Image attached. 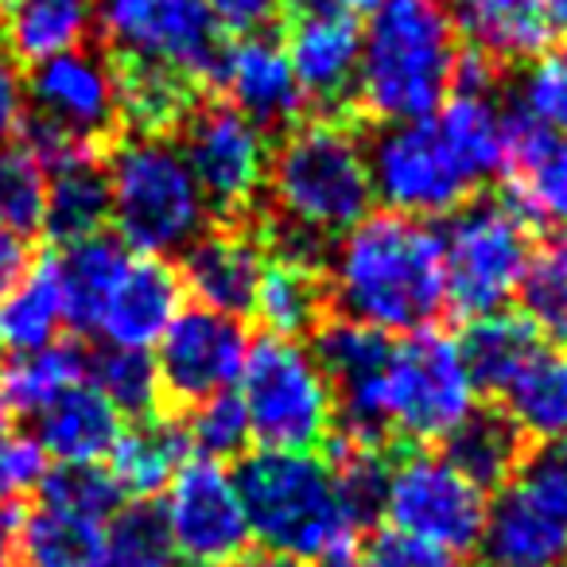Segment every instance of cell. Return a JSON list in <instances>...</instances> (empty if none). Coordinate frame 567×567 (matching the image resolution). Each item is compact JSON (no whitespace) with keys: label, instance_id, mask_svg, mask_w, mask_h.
<instances>
[{"label":"cell","instance_id":"cell-31","mask_svg":"<svg viewBox=\"0 0 567 567\" xmlns=\"http://www.w3.org/2000/svg\"><path fill=\"white\" fill-rule=\"evenodd\" d=\"M110 226V175L105 156L71 159V164L48 172V206H43V229L51 241L63 245L97 237Z\"/></svg>","mask_w":567,"mask_h":567},{"label":"cell","instance_id":"cell-38","mask_svg":"<svg viewBox=\"0 0 567 567\" xmlns=\"http://www.w3.org/2000/svg\"><path fill=\"white\" fill-rule=\"evenodd\" d=\"M497 404L533 443L567 440V354H544Z\"/></svg>","mask_w":567,"mask_h":567},{"label":"cell","instance_id":"cell-21","mask_svg":"<svg viewBox=\"0 0 567 567\" xmlns=\"http://www.w3.org/2000/svg\"><path fill=\"white\" fill-rule=\"evenodd\" d=\"M260 272H265V241L257 234V221L249 218L237 226L210 221V229L183 252L179 280L203 308L245 319L257 303Z\"/></svg>","mask_w":567,"mask_h":567},{"label":"cell","instance_id":"cell-16","mask_svg":"<svg viewBox=\"0 0 567 567\" xmlns=\"http://www.w3.org/2000/svg\"><path fill=\"white\" fill-rule=\"evenodd\" d=\"M245 358H249V334L241 319L221 316L203 303L183 308L159 339L156 373L164 412L183 416L195 404L229 393V385L241 378Z\"/></svg>","mask_w":567,"mask_h":567},{"label":"cell","instance_id":"cell-18","mask_svg":"<svg viewBox=\"0 0 567 567\" xmlns=\"http://www.w3.org/2000/svg\"><path fill=\"white\" fill-rule=\"evenodd\" d=\"M210 97L234 105L265 136H284L308 117V97L288 63V51L272 35H234L214 63Z\"/></svg>","mask_w":567,"mask_h":567},{"label":"cell","instance_id":"cell-32","mask_svg":"<svg viewBox=\"0 0 567 567\" xmlns=\"http://www.w3.org/2000/svg\"><path fill=\"white\" fill-rule=\"evenodd\" d=\"M86 347L79 342H51L40 350H24L0 365V401L20 416H40L66 389L86 381Z\"/></svg>","mask_w":567,"mask_h":567},{"label":"cell","instance_id":"cell-15","mask_svg":"<svg viewBox=\"0 0 567 567\" xmlns=\"http://www.w3.org/2000/svg\"><path fill=\"white\" fill-rule=\"evenodd\" d=\"M311 354L331 381L334 409H339L334 432L358 447L396 451L385 420V373L393 358V339L331 316L311 334Z\"/></svg>","mask_w":567,"mask_h":567},{"label":"cell","instance_id":"cell-40","mask_svg":"<svg viewBox=\"0 0 567 567\" xmlns=\"http://www.w3.org/2000/svg\"><path fill=\"white\" fill-rule=\"evenodd\" d=\"M40 505L59 513H71V517L86 520H110L121 509L125 494H121L117 478L110 474V466L86 463V466H55L40 478Z\"/></svg>","mask_w":567,"mask_h":567},{"label":"cell","instance_id":"cell-25","mask_svg":"<svg viewBox=\"0 0 567 567\" xmlns=\"http://www.w3.org/2000/svg\"><path fill=\"white\" fill-rule=\"evenodd\" d=\"M528 440L525 432L517 427V420L502 409V404H482L474 409L447 440L440 443V455L455 466L463 478H471L482 494H494V489L509 486L513 474L520 471L525 463Z\"/></svg>","mask_w":567,"mask_h":567},{"label":"cell","instance_id":"cell-10","mask_svg":"<svg viewBox=\"0 0 567 567\" xmlns=\"http://www.w3.org/2000/svg\"><path fill=\"white\" fill-rule=\"evenodd\" d=\"M94 24L105 55L156 66L210 90L226 40L203 0H97Z\"/></svg>","mask_w":567,"mask_h":567},{"label":"cell","instance_id":"cell-45","mask_svg":"<svg viewBox=\"0 0 567 567\" xmlns=\"http://www.w3.org/2000/svg\"><path fill=\"white\" fill-rule=\"evenodd\" d=\"M48 474V455L32 435H0V509L17 505L20 494L40 486Z\"/></svg>","mask_w":567,"mask_h":567},{"label":"cell","instance_id":"cell-43","mask_svg":"<svg viewBox=\"0 0 567 567\" xmlns=\"http://www.w3.org/2000/svg\"><path fill=\"white\" fill-rule=\"evenodd\" d=\"M520 110L567 141V48L544 51L520 82Z\"/></svg>","mask_w":567,"mask_h":567},{"label":"cell","instance_id":"cell-28","mask_svg":"<svg viewBox=\"0 0 567 567\" xmlns=\"http://www.w3.org/2000/svg\"><path fill=\"white\" fill-rule=\"evenodd\" d=\"M133 252L117 237H86V241L63 245L55 252L59 288H63V316L66 327L79 334H97L105 300H110L113 284L128 268Z\"/></svg>","mask_w":567,"mask_h":567},{"label":"cell","instance_id":"cell-20","mask_svg":"<svg viewBox=\"0 0 567 567\" xmlns=\"http://www.w3.org/2000/svg\"><path fill=\"white\" fill-rule=\"evenodd\" d=\"M505 190L509 206L528 226L567 229V141L505 105Z\"/></svg>","mask_w":567,"mask_h":567},{"label":"cell","instance_id":"cell-36","mask_svg":"<svg viewBox=\"0 0 567 567\" xmlns=\"http://www.w3.org/2000/svg\"><path fill=\"white\" fill-rule=\"evenodd\" d=\"M517 300L520 316L540 334V342L567 350V229H556L533 245Z\"/></svg>","mask_w":567,"mask_h":567},{"label":"cell","instance_id":"cell-3","mask_svg":"<svg viewBox=\"0 0 567 567\" xmlns=\"http://www.w3.org/2000/svg\"><path fill=\"white\" fill-rule=\"evenodd\" d=\"M458 28L447 0H381L362 35L354 82L358 121L404 125L447 102L458 59Z\"/></svg>","mask_w":567,"mask_h":567},{"label":"cell","instance_id":"cell-6","mask_svg":"<svg viewBox=\"0 0 567 567\" xmlns=\"http://www.w3.org/2000/svg\"><path fill=\"white\" fill-rule=\"evenodd\" d=\"M237 396L249 416V435L260 451L323 455L339 427V409L316 354L296 339L249 342V358L237 378Z\"/></svg>","mask_w":567,"mask_h":567},{"label":"cell","instance_id":"cell-49","mask_svg":"<svg viewBox=\"0 0 567 567\" xmlns=\"http://www.w3.org/2000/svg\"><path fill=\"white\" fill-rule=\"evenodd\" d=\"M20 520H24L20 505H4V509H0V567H9V559L17 556Z\"/></svg>","mask_w":567,"mask_h":567},{"label":"cell","instance_id":"cell-34","mask_svg":"<svg viewBox=\"0 0 567 567\" xmlns=\"http://www.w3.org/2000/svg\"><path fill=\"white\" fill-rule=\"evenodd\" d=\"M63 323V288H59L55 252H51V257L35 260L17 292L0 303V347L17 350V354L51 347Z\"/></svg>","mask_w":567,"mask_h":567},{"label":"cell","instance_id":"cell-8","mask_svg":"<svg viewBox=\"0 0 567 567\" xmlns=\"http://www.w3.org/2000/svg\"><path fill=\"white\" fill-rule=\"evenodd\" d=\"M458 342L443 331H416L393 342L385 373V420L393 447H440L478 404Z\"/></svg>","mask_w":567,"mask_h":567},{"label":"cell","instance_id":"cell-19","mask_svg":"<svg viewBox=\"0 0 567 567\" xmlns=\"http://www.w3.org/2000/svg\"><path fill=\"white\" fill-rule=\"evenodd\" d=\"M288 28V63L316 117H358L354 82L362 59V28L347 9L303 12L284 20Z\"/></svg>","mask_w":567,"mask_h":567},{"label":"cell","instance_id":"cell-46","mask_svg":"<svg viewBox=\"0 0 567 567\" xmlns=\"http://www.w3.org/2000/svg\"><path fill=\"white\" fill-rule=\"evenodd\" d=\"M218 32L260 35L280 20V0H203Z\"/></svg>","mask_w":567,"mask_h":567},{"label":"cell","instance_id":"cell-4","mask_svg":"<svg viewBox=\"0 0 567 567\" xmlns=\"http://www.w3.org/2000/svg\"><path fill=\"white\" fill-rule=\"evenodd\" d=\"M105 175L110 221L117 241L136 257L167 260L210 229V210L175 136L125 133L105 152Z\"/></svg>","mask_w":567,"mask_h":567},{"label":"cell","instance_id":"cell-42","mask_svg":"<svg viewBox=\"0 0 567 567\" xmlns=\"http://www.w3.org/2000/svg\"><path fill=\"white\" fill-rule=\"evenodd\" d=\"M183 432L190 440V451H198L203 458H241L249 451V416L241 409V396L237 393H218L210 401L195 404V409L183 412Z\"/></svg>","mask_w":567,"mask_h":567},{"label":"cell","instance_id":"cell-5","mask_svg":"<svg viewBox=\"0 0 567 567\" xmlns=\"http://www.w3.org/2000/svg\"><path fill=\"white\" fill-rule=\"evenodd\" d=\"M234 478L260 548L308 564L347 551L358 536L323 455L257 451L241 458Z\"/></svg>","mask_w":567,"mask_h":567},{"label":"cell","instance_id":"cell-53","mask_svg":"<svg viewBox=\"0 0 567 567\" xmlns=\"http://www.w3.org/2000/svg\"><path fill=\"white\" fill-rule=\"evenodd\" d=\"M316 567H358V564H354V556H350V548H347V551H334V556L316 559Z\"/></svg>","mask_w":567,"mask_h":567},{"label":"cell","instance_id":"cell-1","mask_svg":"<svg viewBox=\"0 0 567 567\" xmlns=\"http://www.w3.org/2000/svg\"><path fill=\"white\" fill-rule=\"evenodd\" d=\"M265 210L257 234L265 252L327 272L331 249L373 206L370 159L358 117H303L268 152Z\"/></svg>","mask_w":567,"mask_h":567},{"label":"cell","instance_id":"cell-52","mask_svg":"<svg viewBox=\"0 0 567 567\" xmlns=\"http://www.w3.org/2000/svg\"><path fill=\"white\" fill-rule=\"evenodd\" d=\"M342 4H347V12H354V17H373V12L381 9V0H342Z\"/></svg>","mask_w":567,"mask_h":567},{"label":"cell","instance_id":"cell-12","mask_svg":"<svg viewBox=\"0 0 567 567\" xmlns=\"http://www.w3.org/2000/svg\"><path fill=\"white\" fill-rule=\"evenodd\" d=\"M365 159L373 198L409 218H451L478 195V179L466 172L432 117L381 125L373 136H365Z\"/></svg>","mask_w":567,"mask_h":567},{"label":"cell","instance_id":"cell-30","mask_svg":"<svg viewBox=\"0 0 567 567\" xmlns=\"http://www.w3.org/2000/svg\"><path fill=\"white\" fill-rule=\"evenodd\" d=\"M451 17L458 35H466V48L482 51L502 66L551 51L540 0H455Z\"/></svg>","mask_w":567,"mask_h":567},{"label":"cell","instance_id":"cell-50","mask_svg":"<svg viewBox=\"0 0 567 567\" xmlns=\"http://www.w3.org/2000/svg\"><path fill=\"white\" fill-rule=\"evenodd\" d=\"M540 20L544 32H548V43L567 48V0H540Z\"/></svg>","mask_w":567,"mask_h":567},{"label":"cell","instance_id":"cell-35","mask_svg":"<svg viewBox=\"0 0 567 567\" xmlns=\"http://www.w3.org/2000/svg\"><path fill=\"white\" fill-rule=\"evenodd\" d=\"M440 133L447 136V144L455 148V156L463 159V167L478 183H486L489 175H502L505 164V105H497V97H463L451 94L440 105L435 117Z\"/></svg>","mask_w":567,"mask_h":567},{"label":"cell","instance_id":"cell-7","mask_svg":"<svg viewBox=\"0 0 567 567\" xmlns=\"http://www.w3.org/2000/svg\"><path fill=\"white\" fill-rule=\"evenodd\" d=\"M533 257V226L505 195H474L451 214L443 229V276L447 311L458 319H482L502 311L517 296L520 276Z\"/></svg>","mask_w":567,"mask_h":567},{"label":"cell","instance_id":"cell-47","mask_svg":"<svg viewBox=\"0 0 567 567\" xmlns=\"http://www.w3.org/2000/svg\"><path fill=\"white\" fill-rule=\"evenodd\" d=\"M20 121H24V74L0 28V148L20 136Z\"/></svg>","mask_w":567,"mask_h":567},{"label":"cell","instance_id":"cell-23","mask_svg":"<svg viewBox=\"0 0 567 567\" xmlns=\"http://www.w3.org/2000/svg\"><path fill=\"white\" fill-rule=\"evenodd\" d=\"M121 432H125V416L94 385L82 381L35 416L32 440L40 443L43 455L59 458V466H86L110 458Z\"/></svg>","mask_w":567,"mask_h":567},{"label":"cell","instance_id":"cell-22","mask_svg":"<svg viewBox=\"0 0 567 567\" xmlns=\"http://www.w3.org/2000/svg\"><path fill=\"white\" fill-rule=\"evenodd\" d=\"M183 296H187V288L179 280V268H172L159 257H136L133 252L128 268L121 272L110 300H105L97 334L110 347L125 350L159 347L172 319L183 311Z\"/></svg>","mask_w":567,"mask_h":567},{"label":"cell","instance_id":"cell-41","mask_svg":"<svg viewBox=\"0 0 567 567\" xmlns=\"http://www.w3.org/2000/svg\"><path fill=\"white\" fill-rule=\"evenodd\" d=\"M48 206V172L20 141L0 148V226L32 237L43 229Z\"/></svg>","mask_w":567,"mask_h":567},{"label":"cell","instance_id":"cell-9","mask_svg":"<svg viewBox=\"0 0 567 567\" xmlns=\"http://www.w3.org/2000/svg\"><path fill=\"white\" fill-rule=\"evenodd\" d=\"M482 551L494 567L567 564V440L533 443L486 513Z\"/></svg>","mask_w":567,"mask_h":567},{"label":"cell","instance_id":"cell-14","mask_svg":"<svg viewBox=\"0 0 567 567\" xmlns=\"http://www.w3.org/2000/svg\"><path fill=\"white\" fill-rule=\"evenodd\" d=\"M24 113L97 152H110L125 136L117 82L102 48H74L28 66Z\"/></svg>","mask_w":567,"mask_h":567},{"label":"cell","instance_id":"cell-39","mask_svg":"<svg viewBox=\"0 0 567 567\" xmlns=\"http://www.w3.org/2000/svg\"><path fill=\"white\" fill-rule=\"evenodd\" d=\"M110 567H175V540L156 497L128 502L105 525Z\"/></svg>","mask_w":567,"mask_h":567},{"label":"cell","instance_id":"cell-44","mask_svg":"<svg viewBox=\"0 0 567 567\" xmlns=\"http://www.w3.org/2000/svg\"><path fill=\"white\" fill-rule=\"evenodd\" d=\"M358 567H463L455 551H443L416 536H404L396 528H370L358 548Z\"/></svg>","mask_w":567,"mask_h":567},{"label":"cell","instance_id":"cell-48","mask_svg":"<svg viewBox=\"0 0 567 567\" xmlns=\"http://www.w3.org/2000/svg\"><path fill=\"white\" fill-rule=\"evenodd\" d=\"M32 265H35L32 241L24 234H12V229L0 226V303L17 292L20 280L32 272Z\"/></svg>","mask_w":567,"mask_h":567},{"label":"cell","instance_id":"cell-33","mask_svg":"<svg viewBox=\"0 0 567 567\" xmlns=\"http://www.w3.org/2000/svg\"><path fill=\"white\" fill-rule=\"evenodd\" d=\"M17 551L24 567H110L105 528L97 520L71 517L40 502L24 509Z\"/></svg>","mask_w":567,"mask_h":567},{"label":"cell","instance_id":"cell-26","mask_svg":"<svg viewBox=\"0 0 567 567\" xmlns=\"http://www.w3.org/2000/svg\"><path fill=\"white\" fill-rule=\"evenodd\" d=\"M252 316L268 327L276 339H300V334H316L319 327L331 319V288H327V272L316 265L288 257H265V272H260L257 303Z\"/></svg>","mask_w":567,"mask_h":567},{"label":"cell","instance_id":"cell-54","mask_svg":"<svg viewBox=\"0 0 567 567\" xmlns=\"http://www.w3.org/2000/svg\"><path fill=\"white\" fill-rule=\"evenodd\" d=\"M0 435H9V409H4V401H0Z\"/></svg>","mask_w":567,"mask_h":567},{"label":"cell","instance_id":"cell-37","mask_svg":"<svg viewBox=\"0 0 567 567\" xmlns=\"http://www.w3.org/2000/svg\"><path fill=\"white\" fill-rule=\"evenodd\" d=\"M86 378L121 416H156L164 412V396H159V373L156 358L148 350H125V347H97L86 354Z\"/></svg>","mask_w":567,"mask_h":567},{"label":"cell","instance_id":"cell-2","mask_svg":"<svg viewBox=\"0 0 567 567\" xmlns=\"http://www.w3.org/2000/svg\"><path fill=\"white\" fill-rule=\"evenodd\" d=\"M327 288L331 316L381 334L427 331L447 311L443 234L396 210L365 214L331 249Z\"/></svg>","mask_w":567,"mask_h":567},{"label":"cell","instance_id":"cell-29","mask_svg":"<svg viewBox=\"0 0 567 567\" xmlns=\"http://www.w3.org/2000/svg\"><path fill=\"white\" fill-rule=\"evenodd\" d=\"M94 4L97 0H0V28L17 63L35 66L86 48Z\"/></svg>","mask_w":567,"mask_h":567},{"label":"cell","instance_id":"cell-55","mask_svg":"<svg viewBox=\"0 0 567 567\" xmlns=\"http://www.w3.org/2000/svg\"><path fill=\"white\" fill-rule=\"evenodd\" d=\"M183 567H203V564H183Z\"/></svg>","mask_w":567,"mask_h":567},{"label":"cell","instance_id":"cell-11","mask_svg":"<svg viewBox=\"0 0 567 567\" xmlns=\"http://www.w3.org/2000/svg\"><path fill=\"white\" fill-rule=\"evenodd\" d=\"M183 159L195 175L210 221L237 226L257 218L268 175V136L249 117L206 94L175 133Z\"/></svg>","mask_w":567,"mask_h":567},{"label":"cell","instance_id":"cell-51","mask_svg":"<svg viewBox=\"0 0 567 567\" xmlns=\"http://www.w3.org/2000/svg\"><path fill=\"white\" fill-rule=\"evenodd\" d=\"M234 567H303V564H300V559H292V556H280V551L260 548V551H245Z\"/></svg>","mask_w":567,"mask_h":567},{"label":"cell","instance_id":"cell-27","mask_svg":"<svg viewBox=\"0 0 567 567\" xmlns=\"http://www.w3.org/2000/svg\"><path fill=\"white\" fill-rule=\"evenodd\" d=\"M187 458L190 440L183 432V420H175L172 412H156V416L136 420L133 427L121 432L110 455V474L117 478L121 494L144 502V497H156L159 489L172 486V478Z\"/></svg>","mask_w":567,"mask_h":567},{"label":"cell","instance_id":"cell-24","mask_svg":"<svg viewBox=\"0 0 567 567\" xmlns=\"http://www.w3.org/2000/svg\"><path fill=\"white\" fill-rule=\"evenodd\" d=\"M458 354L466 362L474 393L502 401L544 358V342L520 311L517 316L513 311H494V316L466 323L463 339H458Z\"/></svg>","mask_w":567,"mask_h":567},{"label":"cell","instance_id":"cell-17","mask_svg":"<svg viewBox=\"0 0 567 567\" xmlns=\"http://www.w3.org/2000/svg\"><path fill=\"white\" fill-rule=\"evenodd\" d=\"M164 517L187 564L234 567L249 551V517L237 478L218 458H187L167 486Z\"/></svg>","mask_w":567,"mask_h":567},{"label":"cell","instance_id":"cell-13","mask_svg":"<svg viewBox=\"0 0 567 567\" xmlns=\"http://www.w3.org/2000/svg\"><path fill=\"white\" fill-rule=\"evenodd\" d=\"M385 520L404 536L466 556L486 533L489 497L432 451H393L385 482Z\"/></svg>","mask_w":567,"mask_h":567}]
</instances>
